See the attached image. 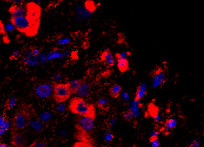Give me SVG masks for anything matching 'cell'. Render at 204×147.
Returning a JSON list of instances; mask_svg holds the SVG:
<instances>
[{"label":"cell","instance_id":"6da1fadb","mask_svg":"<svg viewBox=\"0 0 204 147\" xmlns=\"http://www.w3.org/2000/svg\"><path fill=\"white\" fill-rule=\"evenodd\" d=\"M68 109L73 114L80 117H88L94 119L96 117L95 106L87 103L80 97H75L69 101Z\"/></svg>","mask_w":204,"mask_h":147},{"label":"cell","instance_id":"7a4b0ae2","mask_svg":"<svg viewBox=\"0 0 204 147\" xmlns=\"http://www.w3.org/2000/svg\"><path fill=\"white\" fill-rule=\"evenodd\" d=\"M31 121L30 110L26 106H20L11 121V131H19L26 128L30 124Z\"/></svg>","mask_w":204,"mask_h":147},{"label":"cell","instance_id":"3957f363","mask_svg":"<svg viewBox=\"0 0 204 147\" xmlns=\"http://www.w3.org/2000/svg\"><path fill=\"white\" fill-rule=\"evenodd\" d=\"M10 21L18 31L28 37L37 34L40 26V24L32 23L26 16L11 18Z\"/></svg>","mask_w":204,"mask_h":147},{"label":"cell","instance_id":"277c9868","mask_svg":"<svg viewBox=\"0 0 204 147\" xmlns=\"http://www.w3.org/2000/svg\"><path fill=\"white\" fill-rule=\"evenodd\" d=\"M72 94L68 83H55L53 84V98L57 103H63L67 101Z\"/></svg>","mask_w":204,"mask_h":147},{"label":"cell","instance_id":"5b68a950","mask_svg":"<svg viewBox=\"0 0 204 147\" xmlns=\"http://www.w3.org/2000/svg\"><path fill=\"white\" fill-rule=\"evenodd\" d=\"M27 9L26 17L34 24H40L42 9L40 5L34 2H30L26 5Z\"/></svg>","mask_w":204,"mask_h":147},{"label":"cell","instance_id":"8992f818","mask_svg":"<svg viewBox=\"0 0 204 147\" xmlns=\"http://www.w3.org/2000/svg\"><path fill=\"white\" fill-rule=\"evenodd\" d=\"M94 119L88 117H79L77 118L75 128L79 132L87 134L93 130L95 127Z\"/></svg>","mask_w":204,"mask_h":147},{"label":"cell","instance_id":"52a82bcc","mask_svg":"<svg viewBox=\"0 0 204 147\" xmlns=\"http://www.w3.org/2000/svg\"><path fill=\"white\" fill-rule=\"evenodd\" d=\"M35 95L40 98H47L53 95V85L44 83L38 85L35 89Z\"/></svg>","mask_w":204,"mask_h":147},{"label":"cell","instance_id":"ba28073f","mask_svg":"<svg viewBox=\"0 0 204 147\" xmlns=\"http://www.w3.org/2000/svg\"><path fill=\"white\" fill-rule=\"evenodd\" d=\"M166 81V75L161 69H158L155 71L151 79V87L157 88L163 85Z\"/></svg>","mask_w":204,"mask_h":147},{"label":"cell","instance_id":"9c48e42d","mask_svg":"<svg viewBox=\"0 0 204 147\" xmlns=\"http://www.w3.org/2000/svg\"><path fill=\"white\" fill-rule=\"evenodd\" d=\"M11 143L14 147H26V137L19 131L11 132Z\"/></svg>","mask_w":204,"mask_h":147},{"label":"cell","instance_id":"30bf717a","mask_svg":"<svg viewBox=\"0 0 204 147\" xmlns=\"http://www.w3.org/2000/svg\"><path fill=\"white\" fill-rule=\"evenodd\" d=\"M8 12L11 15V18H17L26 16L27 9L26 7H23L21 5L13 4L9 8Z\"/></svg>","mask_w":204,"mask_h":147},{"label":"cell","instance_id":"8fae6325","mask_svg":"<svg viewBox=\"0 0 204 147\" xmlns=\"http://www.w3.org/2000/svg\"><path fill=\"white\" fill-rule=\"evenodd\" d=\"M101 61L105 62V64L108 66H112L115 64V59L112 52L109 49H106L104 51L100 56Z\"/></svg>","mask_w":204,"mask_h":147},{"label":"cell","instance_id":"7c38bea8","mask_svg":"<svg viewBox=\"0 0 204 147\" xmlns=\"http://www.w3.org/2000/svg\"><path fill=\"white\" fill-rule=\"evenodd\" d=\"M128 110L131 111L133 115V118H137L141 114V105L139 101H137L135 99L132 100L129 104Z\"/></svg>","mask_w":204,"mask_h":147},{"label":"cell","instance_id":"4fadbf2b","mask_svg":"<svg viewBox=\"0 0 204 147\" xmlns=\"http://www.w3.org/2000/svg\"><path fill=\"white\" fill-rule=\"evenodd\" d=\"M147 93V84L145 82L141 83L137 88L134 99L139 101L145 97Z\"/></svg>","mask_w":204,"mask_h":147},{"label":"cell","instance_id":"5bb4252c","mask_svg":"<svg viewBox=\"0 0 204 147\" xmlns=\"http://www.w3.org/2000/svg\"><path fill=\"white\" fill-rule=\"evenodd\" d=\"M83 81H84L83 80H80V79H78V80H71L67 83L69 86L72 94H77V93L78 92V91L83 83Z\"/></svg>","mask_w":204,"mask_h":147},{"label":"cell","instance_id":"9a60e30c","mask_svg":"<svg viewBox=\"0 0 204 147\" xmlns=\"http://www.w3.org/2000/svg\"><path fill=\"white\" fill-rule=\"evenodd\" d=\"M177 124V120L174 118H171L166 121L162 130L164 132H169L176 128Z\"/></svg>","mask_w":204,"mask_h":147},{"label":"cell","instance_id":"2e32d148","mask_svg":"<svg viewBox=\"0 0 204 147\" xmlns=\"http://www.w3.org/2000/svg\"><path fill=\"white\" fill-rule=\"evenodd\" d=\"M91 87L90 84L84 80L81 87L80 88L78 92L77 93V94L80 97H87L91 93Z\"/></svg>","mask_w":204,"mask_h":147},{"label":"cell","instance_id":"e0dca14e","mask_svg":"<svg viewBox=\"0 0 204 147\" xmlns=\"http://www.w3.org/2000/svg\"><path fill=\"white\" fill-rule=\"evenodd\" d=\"M122 91L123 89L121 86L118 84H114L109 89V94L110 96L114 98H116L119 97V95H121Z\"/></svg>","mask_w":204,"mask_h":147},{"label":"cell","instance_id":"ac0fdd59","mask_svg":"<svg viewBox=\"0 0 204 147\" xmlns=\"http://www.w3.org/2000/svg\"><path fill=\"white\" fill-rule=\"evenodd\" d=\"M117 67L120 72L124 73L126 72L129 68V61L127 58L116 60Z\"/></svg>","mask_w":204,"mask_h":147},{"label":"cell","instance_id":"d6986e66","mask_svg":"<svg viewBox=\"0 0 204 147\" xmlns=\"http://www.w3.org/2000/svg\"><path fill=\"white\" fill-rule=\"evenodd\" d=\"M48 142L46 138H40L35 140L28 147H48Z\"/></svg>","mask_w":204,"mask_h":147},{"label":"cell","instance_id":"ffe728a7","mask_svg":"<svg viewBox=\"0 0 204 147\" xmlns=\"http://www.w3.org/2000/svg\"><path fill=\"white\" fill-rule=\"evenodd\" d=\"M17 103V98L15 97H11L7 99L5 104V109L11 110L15 107Z\"/></svg>","mask_w":204,"mask_h":147},{"label":"cell","instance_id":"44dd1931","mask_svg":"<svg viewBox=\"0 0 204 147\" xmlns=\"http://www.w3.org/2000/svg\"><path fill=\"white\" fill-rule=\"evenodd\" d=\"M97 105L100 109H106L108 107V101L106 97H101L97 101Z\"/></svg>","mask_w":204,"mask_h":147},{"label":"cell","instance_id":"7402d4cb","mask_svg":"<svg viewBox=\"0 0 204 147\" xmlns=\"http://www.w3.org/2000/svg\"><path fill=\"white\" fill-rule=\"evenodd\" d=\"M72 147H95L89 141H79L74 143Z\"/></svg>","mask_w":204,"mask_h":147},{"label":"cell","instance_id":"603a6c76","mask_svg":"<svg viewBox=\"0 0 204 147\" xmlns=\"http://www.w3.org/2000/svg\"><path fill=\"white\" fill-rule=\"evenodd\" d=\"M11 122H10L8 119H7L5 122L1 127H0V136L1 137L3 134L5 133L6 131L11 129Z\"/></svg>","mask_w":204,"mask_h":147},{"label":"cell","instance_id":"cb8c5ba5","mask_svg":"<svg viewBox=\"0 0 204 147\" xmlns=\"http://www.w3.org/2000/svg\"><path fill=\"white\" fill-rule=\"evenodd\" d=\"M30 124H31V126H32V127L36 131H41L44 130V126L43 125V124L40 121H35L32 122L31 121Z\"/></svg>","mask_w":204,"mask_h":147},{"label":"cell","instance_id":"d4e9b609","mask_svg":"<svg viewBox=\"0 0 204 147\" xmlns=\"http://www.w3.org/2000/svg\"><path fill=\"white\" fill-rule=\"evenodd\" d=\"M131 55L130 52L129 51H125V52H119V53H116L115 54V58L116 60H119V59H125L127 58L128 56L129 55Z\"/></svg>","mask_w":204,"mask_h":147},{"label":"cell","instance_id":"484cf974","mask_svg":"<svg viewBox=\"0 0 204 147\" xmlns=\"http://www.w3.org/2000/svg\"><path fill=\"white\" fill-rule=\"evenodd\" d=\"M123 117L124 120L127 121H129L133 118V115L132 114L131 111L128 109L123 113Z\"/></svg>","mask_w":204,"mask_h":147},{"label":"cell","instance_id":"4316f807","mask_svg":"<svg viewBox=\"0 0 204 147\" xmlns=\"http://www.w3.org/2000/svg\"><path fill=\"white\" fill-rule=\"evenodd\" d=\"M114 135L111 132L108 131L105 133L104 136V140L106 142H111L114 140Z\"/></svg>","mask_w":204,"mask_h":147},{"label":"cell","instance_id":"83f0119b","mask_svg":"<svg viewBox=\"0 0 204 147\" xmlns=\"http://www.w3.org/2000/svg\"><path fill=\"white\" fill-rule=\"evenodd\" d=\"M21 55V53L19 51L17 50L15 51L14 52H13V53L11 55V56H9V60L11 61H14V60H17V59H18V58L20 57Z\"/></svg>","mask_w":204,"mask_h":147},{"label":"cell","instance_id":"f1b7e54d","mask_svg":"<svg viewBox=\"0 0 204 147\" xmlns=\"http://www.w3.org/2000/svg\"><path fill=\"white\" fill-rule=\"evenodd\" d=\"M154 120L156 122H161L162 121V115L159 113L158 112H156L155 114L152 116Z\"/></svg>","mask_w":204,"mask_h":147},{"label":"cell","instance_id":"f546056e","mask_svg":"<svg viewBox=\"0 0 204 147\" xmlns=\"http://www.w3.org/2000/svg\"><path fill=\"white\" fill-rule=\"evenodd\" d=\"M201 141L198 139H194L190 143L189 147H201Z\"/></svg>","mask_w":204,"mask_h":147},{"label":"cell","instance_id":"4dcf8cb0","mask_svg":"<svg viewBox=\"0 0 204 147\" xmlns=\"http://www.w3.org/2000/svg\"><path fill=\"white\" fill-rule=\"evenodd\" d=\"M160 135V132L158 131L153 130L150 133V138L149 140L151 139H157Z\"/></svg>","mask_w":204,"mask_h":147},{"label":"cell","instance_id":"1f68e13d","mask_svg":"<svg viewBox=\"0 0 204 147\" xmlns=\"http://www.w3.org/2000/svg\"><path fill=\"white\" fill-rule=\"evenodd\" d=\"M149 142L152 147H159L160 145V142L158 138L149 140Z\"/></svg>","mask_w":204,"mask_h":147},{"label":"cell","instance_id":"d6a6232c","mask_svg":"<svg viewBox=\"0 0 204 147\" xmlns=\"http://www.w3.org/2000/svg\"><path fill=\"white\" fill-rule=\"evenodd\" d=\"M7 119V116L5 115V113H3V114L1 115V117H0V127H1L5 122Z\"/></svg>","mask_w":204,"mask_h":147},{"label":"cell","instance_id":"836d02e7","mask_svg":"<svg viewBox=\"0 0 204 147\" xmlns=\"http://www.w3.org/2000/svg\"><path fill=\"white\" fill-rule=\"evenodd\" d=\"M121 95V97L123 98V99L125 101H128L130 98V96H129V94L126 91H122Z\"/></svg>","mask_w":204,"mask_h":147},{"label":"cell","instance_id":"e575fe53","mask_svg":"<svg viewBox=\"0 0 204 147\" xmlns=\"http://www.w3.org/2000/svg\"><path fill=\"white\" fill-rule=\"evenodd\" d=\"M65 107L63 104H60L57 107V111L58 112H63L65 110Z\"/></svg>","mask_w":204,"mask_h":147},{"label":"cell","instance_id":"d590c367","mask_svg":"<svg viewBox=\"0 0 204 147\" xmlns=\"http://www.w3.org/2000/svg\"><path fill=\"white\" fill-rule=\"evenodd\" d=\"M1 34L3 35H5L6 34L5 27H4V24H3V22L1 21Z\"/></svg>","mask_w":204,"mask_h":147},{"label":"cell","instance_id":"8d00e7d4","mask_svg":"<svg viewBox=\"0 0 204 147\" xmlns=\"http://www.w3.org/2000/svg\"><path fill=\"white\" fill-rule=\"evenodd\" d=\"M69 41V38H65V39H63V40H61L58 41V44H61V45H63V44H68Z\"/></svg>","mask_w":204,"mask_h":147},{"label":"cell","instance_id":"74e56055","mask_svg":"<svg viewBox=\"0 0 204 147\" xmlns=\"http://www.w3.org/2000/svg\"><path fill=\"white\" fill-rule=\"evenodd\" d=\"M116 119L115 118H112L110 121V125L112 126H114L115 125V124H116Z\"/></svg>","mask_w":204,"mask_h":147},{"label":"cell","instance_id":"f35d334b","mask_svg":"<svg viewBox=\"0 0 204 147\" xmlns=\"http://www.w3.org/2000/svg\"><path fill=\"white\" fill-rule=\"evenodd\" d=\"M0 147H10L8 144L5 143H1L0 144Z\"/></svg>","mask_w":204,"mask_h":147}]
</instances>
